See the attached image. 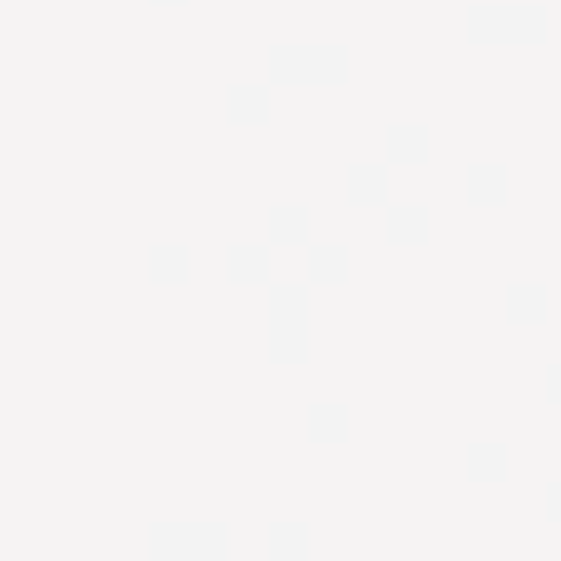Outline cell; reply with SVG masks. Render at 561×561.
I'll use <instances>...</instances> for the list:
<instances>
[{
  "mask_svg": "<svg viewBox=\"0 0 561 561\" xmlns=\"http://www.w3.org/2000/svg\"><path fill=\"white\" fill-rule=\"evenodd\" d=\"M344 261H350V252H344L340 236H320V242L305 246V271H311L315 281H340Z\"/></svg>",
  "mask_w": 561,
  "mask_h": 561,
  "instance_id": "cell-4",
  "label": "cell"
},
{
  "mask_svg": "<svg viewBox=\"0 0 561 561\" xmlns=\"http://www.w3.org/2000/svg\"><path fill=\"white\" fill-rule=\"evenodd\" d=\"M384 222H389V232L399 236V242H419V236L429 232V207L423 202H389Z\"/></svg>",
  "mask_w": 561,
  "mask_h": 561,
  "instance_id": "cell-11",
  "label": "cell"
},
{
  "mask_svg": "<svg viewBox=\"0 0 561 561\" xmlns=\"http://www.w3.org/2000/svg\"><path fill=\"white\" fill-rule=\"evenodd\" d=\"M547 389L561 399V364H551V370H547Z\"/></svg>",
  "mask_w": 561,
  "mask_h": 561,
  "instance_id": "cell-16",
  "label": "cell"
},
{
  "mask_svg": "<svg viewBox=\"0 0 561 561\" xmlns=\"http://www.w3.org/2000/svg\"><path fill=\"white\" fill-rule=\"evenodd\" d=\"M271 236L276 242H295V236L305 232V202H295V197H285V202H276L271 207Z\"/></svg>",
  "mask_w": 561,
  "mask_h": 561,
  "instance_id": "cell-13",
  "label": "cell"
},
{
  "mask_svg": "<svg viewBox=\"0 0 561 561\" xmlns=\"http://www.w3.org/2000/svg\"><path fill=\"white\" fill-rule=\"evenodd\" d=\"M384 143H389V157H394V163H419L423 148H429V128H423L419 118H399V124H389Z\"/></svg>",
  "mask_w": 561,
  "mask_h": 561,
  "instance_id": "cell-5",
  "label": "cell"
},
{
  "mask_svg": "<svg viewBox=\"0 0 561 561\" xmlns=\"http://www.w3.org/2000/svg\"><path fill=\"white\" fill-rule=\"evenodd\" d=\"M311 295L305 281H276L271 285V354L276 360H301L311 340Z\"/></svg>",
  "mask_w": 561,
  "mask_h": 561,
  "instance_id": "cell-2",
  "label": "cell"
},
{
  "mask_svg": "<svg viewBox=\"0 0 561 561\" xmlns=\"http://www.w3.org/2000/svg\"><path fill=\"white\" fill-rule=\"evenodd\" d=\"M266 266H271L266 242H232V246H226V271L242 276V281H261Z\"/></svg>",
  "mask_w": 561,
  "mask_h": 561,
  "instance_id": "cell-10",
  "label": "cell"
},
{
  "mask_svg": "<svg viewBox=\"0 0 561 561\" xmlns=\"http://www.w3.org/2000/svg\"><path fill=\"white\" fill-rule=\"evenodd\" d=\"M350 69V49L340 39H281L271 45V74L276 79H344Z\"/></svg>",
  "mask_w": 561,
  "mask_h": 561,
  "instance_id": "cell-1",
  "label": "cell"
},
{
  "mask_svg": "<svg viewBox=\"0 0 561 561\" xmlns=\"http://www.w3.org/2000/svg\"><path fill=\"white\" fill-rule=\"evenodd\" d=\"M148 266H153L157 281H183V276H187V246L177 242V236L153 242V246H148Z\"/></svg>",
  "mask_w": 561,
  "mask_h": 561,
  "instance_id": "cell-12",
  "label": "cell"
},
{
  "mask_svg": "<svg viewBox=\"0 0 561 561\" xmlns=\"http://www.w3.org/2000/svg\"><path fill=\"white\" fill-rule=\"evenodd\" d=\"M507 311H512V320H541L547 315V285L537 276H517L507 285Z\"/></svg>",
  "mask_w": 561,
  "mask_h": 561,
  "instance_id": "cell-6",
  "label": "cell"
},
{
  "mask_svg": "<svg viewBox=\"0 0 561 561\" xmlns=\"http://www.w3.org/2000/svg\"><path fill=\"white\" fill-rule=\"evenodd\" d=\"M498 458H502V448H498V443H488V448H478V468H482V472H492V468H498Z\"/></svg>",
  "mask_w": 561,
  "mask_h": 561,
  "instance_id": "cell-15",
  "label": "cell"
},
{
  "mask_svg": "<svg viewBox=\"0 0 561 561\" xmlns=\"http://www.w3.org/2000/svg\"><path fill=\"white\" fill-rule=\"evenodd\" d=\"M311 429L325 433V439H335V433L344 429V409H340V404H315V409H311Z\"/></svg>",
  "mask_w": 561,
  "mask_h": 561,
  "instance_id": "cell-14",
  "label": "cell"
},
{
  "mask_svg": "<svg viewBox=\"0 0 561 561\" xmlns=\"http://www.w3.org/2000/svg\"><path fill=\"white\" fill-rule=\"evenodd\" d=\"M344 183H350L354 197H384V187H389V163L384 157H354L350 173H344Z\"/></svg>",
  "mask_w": 561,
  "mask_h": 561,
  "instance_id": "cell-9",
  "label": "cell"
},
{
  "mask_svg": "<svg viewBox=\"0 0 561 561\" xmlns=\"http://www.w3.org/2000/svg\"><path fill=\"white\" fill-rule=\"evenodd\" d=\"M468 192H472V202H502V192H507V167H502L498 157H478V163L468 167Z\"/></svg>",
  "mask_w": 561,
  "mask_h": 561,
  "instance_id": "cell-7",
  "label": "cell"
},
{
  "mask_svg": "<svg viewBox=\"0 0 561 561\" xmlns=\"http://www.w3.org/2000/svg\"><path fill=\"white\" fill-rule=\"evenodd\" d=\"M468 30L478 39H537L547 30V10L537 0H522V5H498V0H478L468 10Z\"/></svg>",
  "mask_w": 561,
  "mask_h": 561,
  "instance_id": "cell-3",
  "label": "cell"
},
{
  "mask_svg": "<svg viewBox=\"0 0 561 561\" xmlns=\"http://www.w3.org/2000/svg\"><path fill=\"white\" fill-rule=\"evenodd\" d=\"M266 108H271V89H266L261 79H236V84L226 89V114L232 118H261Z\"/></svg>",
  "mask_w": 561,
  "mask_h": 561,
  "instance_id": "cell-8",
  "label": "cell"
}]
</instances>
